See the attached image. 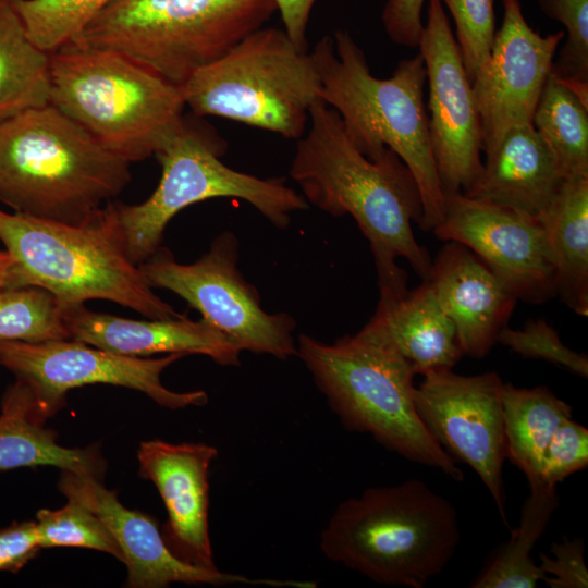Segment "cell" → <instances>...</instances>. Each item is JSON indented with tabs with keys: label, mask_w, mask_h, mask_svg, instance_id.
Masks as SVG:
<instances>
[{
	"label": "cell",
	"mask_w": 588,
	"mask_h": 588,
	"mask_svg": "<svg viewBox=\"0 0 588 588\" xmlns=\"http://www.w3.org/2000/svg\"><path fill=\"white\" fill-rule=\"evenodd\" d=\"M29 388L21 380L8 387L1 400L0 470L54 466L101 479L107 470L99 444L65 448L54 430L46 428Z\"/></svg>",
	"instance_id": "603a6c76"
},
{
	"label": "cell",
	"mask_w": 588,
	"mask_h": 588,
	"mask_svg": "<svg viewBox=\"0 0 588 588\" xmlns=\"http://www.w3.org/2000/svg\"><path fill=\"white\" fill-rule=\"evenodd\" d=\"M237 250L235 235L223 232L194 264H179L170 250L160 247L139 268L152 287L181 296L241 351L279 359L297 356L294 319L261 308L258 292L237 268Z\"/></svg>",
	"instance_id": "8fae6325"
},
{
	"label": "cell",
	"mask_w": 588,
	"mask_h": 588,
	"mask_svg": "<svg viewBox=\"0 0 588 588\" xmlns=\"http://www.w3.org/2000/svg\"><path fill=\"white\" fill-rule=\"evenodd\" d=\"M180 87L197 117L236 121L287 139L304 135L309 109L320 99L311 53L297 48L284 29L264 26Z\"/></svg>",
	"instance_id": "30bf717a"
},
{
	"label": "cell",
	"mask_w": 588,
	"mask_h": 588,
	"mask_svg": "<svg viewBox=\"0 0 588 588\" xmlns=\"http://www.w3.org/2000/svg\"><path fill=\"white\" fill-rule=\"evenodd\" d=\"M50 103L130 163L155 156L184 121L181 87L112 49L50 53Z\"/></svg>",
	"instance_id": "8992f818"
},
{
	"label": "cell",
	"mask_w": 588,
	"mask_h": 588,
	"mask_svg": "<svg viewBox=\"0 0 588 588\" xmlns=\"http://www.w3.org/2000/svg\"><path fill=\"white\" fill-rule=\"evenodd\" d=\"M50 103V53L29 37L14 0H0V122Z\"/></svg>",
	"instance_id": "484cf974"
},
{
	"label": "cell",
	"mask_w": 588,
	"mask_h": 588,
	"mask_svg": "<svg viewBox=\"0 0 588 588\" xmlns=\"http://www.w3.org/2000/svg\"><path fill=\"white\" fill-rule=\"evenodd\" d=\"M63 320L71 340L112 353L134 357L201 354L221 366L240 365L241 350L203 318L133 320L76 305L63 307Z\"/></svg>",
	"instance_id": "ffe728a7"
},
{
	"label": "cell",
	"mask_w": 588,
	"mask_h": 588,
	"mask_svg": "<svg viewBox=\"0 0 588 588\" xmlns=\"http://www.w3.org/2000/svg\"><path fill=\"white\" fill-rule=\"evenodd\" d=\"M224 142L184 118L182 125L155 155L162 173L154 193L143 203L110 201L105 211L127 258L139 266L160 247L169 221L184 208L212 198L249 203L277 228L291 213L305 210L303 195L282 179H260L225 166Z\"/></svg>",
	"instance_id": "ba28073f"
},
{
	"label": "cell",
	"mask_w": 588,
	"mask_h": 588,
	"mask_svg": "<svg viewBox=\"0 0 588 588\" xmlns=\"http://www.w3.org/2000/svg\"><path fill=\"white\" fill-rule=\"evenodd\" d=\"M184 356L180 353L159 358L126 356L71 339L0 342V365L29 388L45 421L65 406L70 390L87 384L137 390L173 411L203 406L208 402L205 391L175 392L161 382L162 371Z\"/></svg>",
	"instance_id": "7c38bea8"
},
{
	"label": "cell",
	"mask_w": 588,
	"mask_h": 588,
	"mask_svg": "<svg viewBox=\"0 0 588 588\" xmlns=\"http://www.w3.org/2000/svg\"><path fill=\"white\" fill-rule=\"evenodd\" d=\"M425 0H387L382 10V24L390 39L401 46L418 48L424 23Z\"/></svg>",
	"instance_id": "74e56055"
},
{
	"label": "cell",
	"mask_w": 588,
	"mask_h": 588,
	"mask_svg": "<svg viewBox=\"0 0 588 588\" xmlns=\"http://www.w3.org/2000/svg\"><path fill=\"white\" fill-rule=\"evenodd\" d=\"M280 12L284 32L301 50H307V24L316 0H272Z\"/></svg>",
	"instance_id": "f35d334b"
},
{
	"label": "cell",
	"mask_w": 588,
	"mask_h": 588,
	"mask_svg": "<svg viewBox=\"0 0 588 588\" xmlns=\"http://www.w3.org/2000/svg\"><path fill=\"white\" fill-rule=\"evenodd\" d=\"M35 523L41 549H93L123 562L122 552L106 524L78 501L68 499V503L58 510H39Z\"/></svg>",
	"instance_id": "4dcf8cb0"
},
{
	"label": "cell",
	"mask_w": 588,
	"mask_h": 588,
	"mask_svg": "<svg viewBox=\"0 0 588 588\" xmlns=\"http://www.w3.org/2000/svg\"><path fill=\"white\" fill-rule=\"evenodd\" d=\"M0 241L11 256L4 289L40 287L62 307L101 298L149 319L181 316L152 292L139 266L127 258L105 207L83 224L0 209Z\"/></svg>",
	"instance_id": "52a82bcc"
},
{
	"label": "cell",
	"mask_w": 588,
	"mask_h": 588,
	"mask_svg": "<svg viewBox=\"0 0 588 588\" xmlns=\"http://www.w3.org/2000/svg\"><path fill=\"white\" fill-rule=\"evenodd\" d=\"M432 231L473 250L517 301L542 304L556 295L554 266L538 217L463 193L448 194L444 217Z\"/></svg>",
	"instance_id": "9a60e30c"
},
{
	"label": "cell",
	"mask_w": 588,
	"mask_h": 588,
	"mask_svg": "<svg viewBox=\"0 0 588 588\" xmlns=\"http://www.w3.org/2000/svg\"><path fill=\"white\" fill-rule=\"evenodd\" d=\"M308 122L290 168L306 201L334 217H353L370 244L380 294L407 292L399 257L426 281L432 260L412 229L421 222L422 201L411 170L388 147L377 158L366 157L321 99L310 107Z\"/></svg>",
	"instance_id": "6da1fadb"
},
{
	"label": "cell",
	"mask_w": 588,
	"mask_h": 588,
	"mask_svg": "<svg viewBox=\"0 0 588 588\" xmlns=\"http://www.w3.org/2000/svg\"><path fill=\"white\" fill-rule=\"evenodd\" d=\"M588 465V429L572 418L563 421L543 455L540 480L556 487Z\"/></svg>",
	"instance_id": "e575fe53"
},
{
	"label": "cell",
	"mask_w": 588,
	"mask_h": 588,
	"mask_svg": "<svg viewBox=\"0 0 588 588\" xmlns=\"http://www.w3.org/2000/svg\"><path fill=\"white\" fill-rule=\"evenodd\" d=\"M11 266V256L7 250H0V291L4 289L9 268Z\"/></svg>",
	"instance_id": "ab89813d"
},
{
	"label": "cell",
	"mask_w": 588,
	"mask_h": 588,
	"mask_svg": "<svg viewBox=\"0 0 588 588\" xmlns=\"http://www.w3.org/2000/svg\"><path fill=\"white\" fill-rule=\"evenodd\" d=\"M422 377L414 394L421 422L455 462L475 470L510 528L502 478L506 458L504 382L494 371L462 376L453 369H437Z\"/></svg>",
	"instance_id": "4fadbf2b"
},
{
	"label": "cell",
	"mask_w": 588,
	"mask_h": 588,
	"mask_svg": "<svg viewBox=\"0 0 588 588\" xmlns=\"http://www.w3.org/2000/svg\"><path fill=\"white\" fill-rule=\"evenodd\" d=\"M498 342L525 358L544 359L578 376H588V357L564 345L558 332L544 319L529 320L519 330L505 327Z\"/></svg>",
	"instance_id": "836d02e7"
},
{
	"label": "cell",
	"mask_w": 588,
	"mask_h": 588,
	"mask_svg": "<svg viewBox=\"0 0 588 588\" xmlns=\"http://www.w3.org/2000/svg\"><path fill=\"white\" fill-rule=\"evenodd\" d=\"M460 540L452 503L413 478L341 502L321 531L320 549L375 583L424 588L453 559Z\"/></svg>",
	"instance_id": "277c9868"
},
{
	"label": "cell",
	"mask_w": 588,
	"mask_h": 588,
	"mask_svg": "<svg viewBox=\"0 0 588 588\" xmlns=\"http://www.w3.org/2000/svg\"><path fill=\"white\" fill-rule=\"evenodd\" d=\"M368 324L399 351L416 375L453 369L463 356L455 327L428 281L405 294L380 295Z\"/></svg>",
	"instance_id": "7402d4cb"
},
{
	"label": "cell",
	"mask_w": 588,
	"mask_h": 588,
	"mask_svg": "<svg viewBox=\"0 0 588 588\" xmlns=\"http://www.w3.org/2000/svg\"><path fill=\"white\" fill-rule=\"evenodd\" d=\"M130 164L51 103L0 122V201L17 213L87 223L127 185Z\"/></svg>",
	"instance_id": "3957f363"
},
{
	"label": "cell",
	"mask_w": 588,
	"mask_h": 588,
	"mask_svg": "<svg viewBox=\"0 0 588 588\" xmlns=\"http://www.w3.org/2000/svg\"><path fill=\"white\" fill-rule=\"evenodd\" d=\"M428 83L430 147L444 196L466 192L483 169V139L471 82L444 5L429 0L418 45Z\"/></svg>",
	"instance_id": "5bb4252c"
},
{
	"label": "cell",
	"mask_w": 588,
	"mask_h": 588,
	"mask_svg": "<svg viewBox=\"0 0 588 588\" xmlns=\"http://www.w3.org/2000/svg\"><path fill=\"white\" fill-rule=\"evenodd\" d=\"M275 11L272 0H117L72 44L119 51L181 86Z\"/></svg>",
	"instance_id": "9c48e42d"
},
{
	"label": "cell",
	"mask_w": 588,
	"mask_h": 588,
	"mask_svg": "<svg viewBox=\"0 0 588 588\" xmlns=\"http://www.w3.org/2000/svg\"><path fill=\"white\" fill-rule=\"evenodd\" d=\"M40 550L36 523L13 522L0 529V572L19 573Z\"/></svg>",
	"instance_id": "8d00e7d4"
},
{
	"label": "cell",
	"mask_w": 588,
	"mask_h": 588,
	"mask_svg": "<svg viewBox=\"0 0 588 588\" xmlns=\"http://www.w3.org/2000/svg\"><path fill=\"white\" fill-rule=\"evenodd\" d=\"M426 281L453 322L463 355H488L514 310L512 293L473 250L454 241L440 249Z\"/></svg>",
	"instance_id": "d6986e66"
},
{
	"label": "cell",
	"mask_w": 588,
	"mask_h": 588,
	"mask_svg": "<svg viewBox=\"0 0 588 588\" xmlns=\"http://www.w3.org/2000/svg\"><path fill=\"white\" fill-rule=\"evenodd\" d=\"M503 20L471 88L483 152L490 156L507 132L532 118L565 32L541 36L527 23L519 0H502Z\"/></svg>",
	"instance_id": "2e32d148"
},
{
	"label": "cell",
	"mask_w": 588,
	"mask_h": 588,
	"mask_svg": "<svg viewBox=\"0 0 588 588\" xmlns=\"http://www.w3.org/2000/svg\"><path fill=\"white\" fill-rule=\"evenodd\" d=\"M532 125L564 179L588 175V103L551 72Z\"/></svg>",
	"instance_id": "83f0119b"
},
{
	"label": "cell",
	"mask_w": 588,
	"mask_h": 588,
	"mask_svg": "<svg viewBox=\"0 0 588 588\" xmlns=\"http://www.w3.org/2000/svg\"><path fill=\"white\" fill-rule=\"evenodd\" d=\"M452 14L466 73L474 81L490 54L495 36L493 0H440Z\"/></svg>",
	"instance_id": "d6a6232c"
},
{
	"label": "cell",
	"mask_w": 588,
	"mask_h": 588,
	"mask_svg": "<svg viewBox=\"0 0 588 588\" xmlns=\"http://www.w3.org/2000/svg\"><path fill=\"white\" fill-rule=\"evenodd\" d=\"M517 528L510 540L489 560L480 575L470 584L473 588H534L546 574L531 556V551L544 532L559 506L556 487L542 481L529 485Z\"/></svg>",
	"instance_id": "4316f807"
},
{
	"label": "cell",
	"mask_w": 588,
	"mask_h": 588,
	"mask_svg": "<svg viewBox=\"0 0 588 588\" xmlns=\"http://www.w3.org/2000/svg\"><path fill=\"white\" fill-rule=\"evenodd\" d=\"M555 271L556 295L575 314L588 315V175L563 180L538 216Z\"/></svg>",
	"instance_id": "cb8c5ba5"
},
{
	"label": "cell",
	"mask_w": 588,
	"mask_h": 588,
	"mask_svg": "<svg viewBox=\"0 0 588 588\" xmlns=\"http://www.w3.org/2000/svg\"><path fill=\"white\" fill-rule=\"evenodd\" d=\"M310 53L319 74L320 99L339 113L350 139L366 157L377 158L388 147L401 158L421 195L419 225L432 231L444 217L445 196L429 140L422 56L400 61L389 78H378L344 29L322 37Z\"/></svg>",
	"instance_id": "7a4b0ae2"
},
{
	"label": "cell",
	"mask_w": 588,
	"mask_h": 588,
	"mask_svg": "<svg viewBox=\"0 0 588 588\" xmlns=\"http://www.w3.org/2000/svg\"><path fill=\"white\" fill-rule=\"evenodd\" d=\"M564 177L532 124L506 133L463 194L538 217Z\"/></svg>",
	"instance_id": "44dd1931"
},
{
	"label": "cell",
	"mask_w": 588,
	"mask_h": 588,
	"mask_svg": "<svg viewBox=\"0 0 588 588\" xmlns=\"http://www.w3.org/2000/svg\"><path fill=\"white\" fill-rule=\"evenodd\" d=\"M117 0H14L30 39L53 52L74 42Z\"/></svg>",
	"instance_id": "f546056e"
},
{
	"label": "cell",
	"mask_w": 588,
	"mask_h": 588,
	"mask_svg": "<svg viewBox=\"0 0 588 588\" xmlns=\"http://www.w3.org/2000/svg\"><path fill=\"white\" fill-rule=\"evenodd\" d=\"M542 12L561 22L566 40L551 73L588 103V0H538Z\"/></svg>",
	"instance_id": "1f68e13d"
},
{
	"label": "cell",
	"mask_w": 588,
	"mask_h": 588,
	"mask_svg": "<svg viewBox=\"0 0 588 588\" xmlns=\"http://www.w3.org/2000/svg\"><path fill=\"white\" fill-rule=\"evenodd\" d=\"M297 356L351 431L369 433L388 451L438 468L453 480L464 473L430 436L415 407V371L375 328L326 344L299 334Z\"/></svg>",
	"instance_id": "5b68a950"
},
{
	"label": "cell",
	"mask_w": 588,
	"mask_h": 588,
	"mask_svg": "<svg viewBox=\"0 0 588 588\" xmlns=\"http://www.w3.org/2000/svg\"><path fill=\"white\" fill-rule=\"evenodd\" d=\"M218 455L206 443L150 440L137 451L138 474L163 500L168 519L161 535L170 551L194 566L217 568L209 537V467Z\"/></svg>",
	"instance_id": "ac0fdd59"
},
{
	"label": "cell",
	"mask_w": 588,
	"mask_h": 588,
	"mask_svg": "<svg viewBox=\"0 0 588 588\" xmlns=\"http://www.w3.org/2000/svg\"><path fill=\"white\" fill-rule=\"evenodd\" d=\"M506 458L528 483L540 480L542 460L560 425L572 418V407L547 387L522 389L504 383L502 391Z\"/></svg>",
	"instance_id": "d4e9b609"
},
{
	"label": "cell",
	"mask_w": 588,
	"mask_h": 588,
	"mask_svg": "<svg viewBox=\"0 0 588 588\" xmlns=\"http://www.w3.org/2000/svg\"><path fill=\"white\" fill-rule=\"evenodd\" d=\"M552 558L540 553V567L546 574L544 583L550 588H587L588 569L585 563V543L580 538H565L552 542Z\"/></svg>",
	"instance_id": "d590c367"
},
{
	"label": "cell",
	"mask_w": 588,
	"mask_h": 588,
	"mask_svg": "<svg viewBox=\"0 0 588 588\" xmlns=\"http://www.w3.org/2000/svg\"><path fill=\"white\" fill-rule=\"evenodd\" d=\"M58 489L66 499L91 510L115 539L127 568L126 587L163 588L174 583L223 586L231 584L301 587V581L256 579L218 568H204L176 558L166 544L157 520L126 509L117 490H108L99 479L62 470Z\"/></svg>",
	"instance_id": "e0dca14e"
},
{
	"label": "cell",
	"mask_w": 588,
	"mask_h": 588,
	"mask_svg": "<svg viewBox=\"0 0 588 588\" xmlns=\"http://www.w3.org/2000/svg\"><path fill=\"white\" fill-rule=\"evenodd\" d=\"M63 307L48 291L36 286L0 291V342L70 340Z\"/></svg>",
	"instance_id": "f1b7e54d"
}]
</instances>
